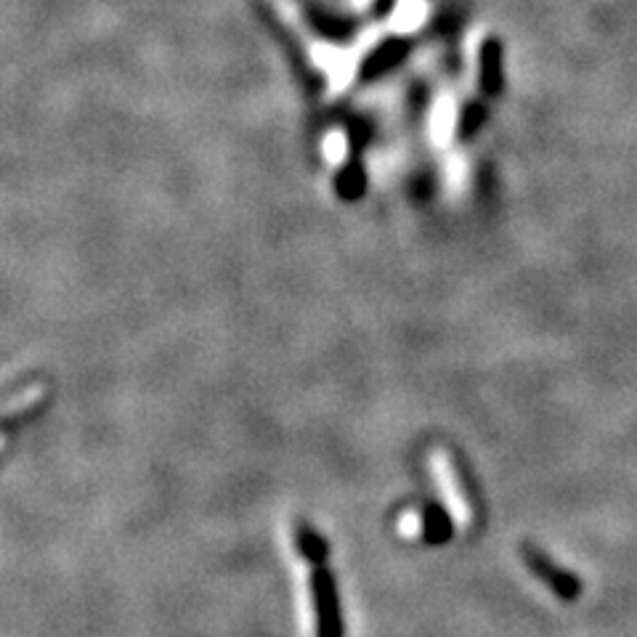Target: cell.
Instances as JSON below:
<instances>
[{
    "mask_svg": "<svg viewBox=\"0 0 637 637\" xmlns=\"http://www.w3.org/2000/svg\"><path fill=\"white\" fill-rule=\"evenodd\" d=\"M311 603H314L316 637H343L338 592L324 563H314L311 568Z\"/></svg>",
    "mask_w": 637,
    "mask_h": 637,
    "instance_id": "obj_1",
    "label": "cell"
},
{
    "mask_svg": "<svg viewBox=\"0 0 637 637\" xmlns=\"http://www.w3.org/2000/svg\"><path fill=\"white\" fill-rule=\"evenodd\" d=\"M521 558L523 563L529 566V571L534 576H537L539 582L545 584V587H550V590L558 595L561 600H566V603H571V600H576L579 595H582V582L576 579V574H571L568 568L558 566L555 561H550L539 547L534 545H523L521 547Z\"/></svg>",
    "mask_w": 637,
    "mask_h": 637,
    "instance_id": "obj_2",
    "label": "cell"
},
{
    "mask_svg": "<svg viewBox=\"0 0 637 637\" xmlns=\"http://www.w3.org/2000/svg\"><path fill=\"white\" fill-rule=\"evenodd\" d=\"M430 465H433V473H436V481L438 486H441V494H444L446 507H449L452 518L460 523V526H468V523L473 521V510H470V502L465 499V492H462L452 457H449L444 449H436L433 457H430Z\"/></svg>",
    "mask_w": 637,
    "mask_h": 637,
    "instance_id": "obj_3",
    "label": "cell"
},
{
    "mask_svg": "<svg viewBox=\"0 0 637 637\" xmlns=\"http://www.w3.org/2000/svg\"><path fill=\"white\" fill-rule=\"evenodd\" d=\"M298 539H300V550H303V555H306L308 561L311 563H322L324 561V539L322 537H316L314 531L306 529V526H300L298 531Z\"/></svg>",
    "mask_w": 637,
    "mask_h": 637,
    "instance_id": "obj_4",
    "label": "cell"
},
{
    "mask_svg": "<svg viewBox=\"0 0 637 637\" xmlns=\"http://www.w3.org/2000/svg\"><path fill=\"white\" fill-rule=\"evenodd\" d=\"M399 529L401 534H407V537H415V534H423L425 537V515L407 513L404 518H401Z\"/></svg>",
    "mask_w": 637,
    "mask_h": 637,
    "instance_id": "obj_5",
    "label": "cell"
}]
</instances>
